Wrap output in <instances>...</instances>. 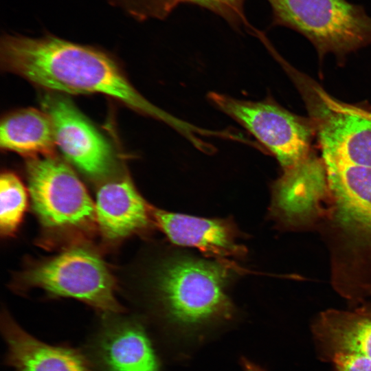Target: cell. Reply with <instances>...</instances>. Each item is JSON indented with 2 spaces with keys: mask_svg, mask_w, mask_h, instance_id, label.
Here are the masks:
<instances>
[{
  "mask_svg": "<svg viewBox=\"0 0 371 371\" xmlns=\"http://www.w3.org/2000/svg\"><path fill=\"white\" fill-rule=\"evenodd\" d=\"M244 371H265L260 366L248 359H243Z\"/></svg>",
  "mask_w": 371,
  "mask_h": 371,
  "instance_id": "obj_20",
  "label": "cell"
},
{
  "mask_svg": "<svg viewBox=\"0 0 371 371\" xmlns=\"http://www.w3.org/2000/svg\"><path fill=\"white\" fill-rule=\"evenodd\" d=\"M95 223L104 238L117 240L147 229L150 210L128 175L103 183L96 193Z\"/></svg>",
  "mask_w": 371,
  "mask_h": 371,
  "instance_id": "obj_12",
  "label": "cell"
},
{
  "mask_svg": "<svg viewBox=\"0 0 371 371\" xmlns=\"http://www.w3.org/2000/svg\"><path fill=\"white\" fill-rule=\"evenodd\" d=\"M137 20L164 19L179 5L178 0H111Z\"/></svg>",
  "mask_w": 371,
  "mask_h": 371,
  "instance_id": "obj_17",
  "label": "cell"
},
{
  "mask_svg": "<svg viewBox=\"0 0 371 371\" xmlns=\"http://www.w3.org/2000/svg\"><path fill=\"white\" fill-rule=\"evenodd\" d=\"M370 301L371 302V291L369 292L366 299V301Z\"/></svg>",
  "mask_w": 371,
  "mask_h": 371,
  "instance_id": "obj_21",
  "label": "cell"
},
{
  "mask_svg": "<svg viewBox=\"0 0 371 371\" xmlns=\"http://www.w3.org/2000/svg\"><path fill=\"white\" fill-rule=\"evenodd\" d=\"M27 191L20 178L5 171L0 177V230L1 235L14 234L27 207Z\"/></svg>",
  "mask_w": 371,
  "mask_h": 371,
  "instance_id": "obj_16",
  "label": "cell"
},
{
  "mask_svg": "<svg viewBox=\"0 0 371 371\" xmlns=\"http://www.w3.org/2000/svg\"><path fill=\"white\" fill-rule=\"evenodd\" d=\"M180 3H191L207 9L223 18L236 27H245L256 32L244 12L245 0H178Z\"/></svg>",
  "mask_w": 371,
  "mask_h": 371,
  "instance_id": "obj_18",
  "label": "cell"
},
{
  "mask_svg": "<svg viewBox=\"0 0 371 371\" xmlns=\"http://www.w3.org/2000/svg\"><path fill=\"white\" fill-rule=\"evenodd\" d=\"M0 146L28 159L54 156L56 144L51 118L34 108L7 114L1 122Z\"/></svg>",
  "mask_w": 371,
  "mask_h": 371,
  "instance_id": "obj_15",
  "label": "cell"
},
{
  "mask_svg": "<svg viewBox=\"0 0 371 371\" xmlns=\"http://www.w3.org/2000/svg\"><path fill=\"white\" fill-rule=\"evenodd\" d=\"M122 313H101L82 350L96 371H160L144 326Z\"/></svg>",
  "mask_w": 371,
  "mask_h": 371,
  "instance_id": "obj_9",
  "label": "cell"
},
{
  "mask_svg": "<svg viewBox=\"0 0 371 371\" xmlns=\"http://www.w3.org/2000/svg\"><path fill=\"white\" fill-rule=\"evenodd\" d=\"M52 122L56 146L80 170L93 179L106 177L114 166L112 147L71 101L56 93L42 97Z\"/></svg>",
  "mask_w": 371,
  "mask_h": 371,
  "instance_id": "obj_10",
  "label": "cell"
},
{
  "mask_svg": "<svg viewBox=\"0 0 371 371\" xmlns=\"http://www.w3.org/2000/svg\"><path fill=\"white\" fill-rule=\"evenodd\" d=\"M26 172L32 206L44 227L75 232L96 224L95 203L63 161L55 156L28 159Z\"/></svg>",
  "mask_w": 371,
  "mask_h": 371,
  "instance_id": "obj_6",
  "label": "cell"
},
{
  "mask_svg": "<svg viewBox=\"0 0 371 371\" xmlns=\"http://www.w3.org/2000/svg\"><path fill=\"white\" fill-rule=\"evenodd\" d=\"M3 70L39 87L70 94L101 93L127 107L164 122L181 135L191 124L157 107L129 82L109 54L53 35L32 38L5 34L0 41Z\"/></svg>",
  "mask_w": 371,
  "mask_h": 371,
  "instance_id": "obj_1",
  "label": "cell"
},
{
  "mask_svg": "<svg viewBox=\"0 0 371 371\" xmlns=\"http://www.w3.org/2000/svg\"><path fill=\"white\" fill-rule=\"evenodd\" d=\"M232 277V269L222 262L178 258L158 268L153 285L169 319L197 326L231 318L233 305L225 287Z\"/></svg>",
  "mask_w": 371,
  "mask_h": 371,
  "instance_id": "obj_2",
  "label": "cell"
},
{
  "mask_svg": "<svg viewBox=\"0 0 371 371\" xmlns=\"http://www.w3.org/2000/svg\"><path fill=\"white\" fill-rule=\"evenodd\" d=\"M319 354L325 361L339 356L371 359V304L353 311L329 309L322 312L313 325Z\"/></svg>",
  "mask_w": 371,
  "mask_h": 371,
  "instance_id": "obj_13",
  "label": "cell"
},
{
  "mask_svg": "<svg viewBox=\"0 0 371 371\" xmlns=\"http://www.w3.org/2000/svg\"><path fill=\"white\" fill-rule=\"evenodd\" d=\"M274 22L306 36L322 56H344L371 43V17L346 0H267Z\"/></svg>",
  "mask_w": 371,
  "mask_h": 371,
  "instance_id": "obj_4",
  "label": "cell"
},
{
  "mask_svg": "<svg viewBox=\"0 0 371 371\" xmlns=\"http://www.w3.org/2000/svg\"><path fill=\"white\" fill-rule=\"evenodd\" d=\"M158 227L173 243L197 248L216 257L241 256L237 230L228 220L204 218L158 209L152 210Z\"/></svg>",
  "mask_w": 371,
  "mask_h": 371,
  "instance_id": "obj_14",
  "label": "cell"
},
{
  "mask_svg": "<svg viewBox=\"0 0 371 371\" xmlns=\"http://www.w3.org/2000/svg\"><path fill=\"white\" fill-rule=\"evenodd\" d=\"M24 289L38 288L54 297L80 300L100 313H123L108 267L93 251L73 247L24 271Z\"/></svg>",
  "mask_w": 371,
  "mask_h": 371,
  "instance_id": "obj_5",
  "label": "cell"
},
{
  "mask_svg": "<svg viewBox=\"0 0 371 371\" xmlns=\"http://www.w3.org/2000/svg\"><path fill=\"white\" fill-rule=\"evenodd\" d=\"M209 98L216 106L245 128L277 159L282 170L313 151L315 135L310 119L299 117L269 100L251 102L217 93Z\"/></svg>",
  "mask_w": 371,
  "mask_h": 371,
  "instance_id": "obj_7",
  "label": "cell"
},
{
  "mask_svg": "<svg viewBox=\"0 0 371 371\" xmlns=\"http://www.w3.org/2000/svg\"><path fill=\"white\" fill-rule=\"evenodd\" d=\"M328 198L326 166L313 150L282 170L273 184L271 214L286 229L317 231L324 217Z\"/></svg>",
  "mask_w": 371,
  "mask_h": 371,
  "instance_id": "obj_8",
  "label": "cell"
},
{
  "mask_svg": "<svg viewBox=\"0 0 371 371\" xmlns=\"http://www.w3.org/2000/svg\"><path fill=\"white\" fill-rule=\"evenodd\" d=\"M306 103L326 165H371V109L339 101L300 73L292 74Z\"/></svg>",
  "mask_w": 371,
  "mask_h": 371,
  "instance_id": "obj_3",
  "label": "cell"
},
{
  "mask_svg": "<svg viewBox=\"0 0 371 371\" xmlns=\"http://www.w3.org/2000/svg\"><path fill=\"white\" fill-rule=\"evenodd\" d=\"M335 371H371V359L355 357L339 356L332 360Z\"/></svg>",
  "mask_w": 371,
  "mask_h": 371,
  "instance_id": "obj_19",
  "label": "cell"
},
{
  "mask_svg": "<svg viewBox=\"0 0 371 371\" xmlns=\"http://www.w3.org/2000/svg\"><path fill=\"white\" fill-rule=\"evenodd\" d=\"M0 329L6 347L4 363L13 371H96L82 349L37 339L6 310L1 314Z\"/></svg>",
  "mask_w": 371,
  "mask_h": 371,
  "instance_id": "obj_11",
  "label": "cell"
}]
</instances>
